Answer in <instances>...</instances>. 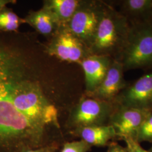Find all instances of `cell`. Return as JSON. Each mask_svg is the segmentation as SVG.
Wrapping results in <instances>:
<instances>
[{
	"label": "cell",
	"mask_w": 152,
	"mask_h": 152,
	"mask_svg": "<svg viewBox=\"0 0 152 152\" xmlns=\"http://www.w3.org/2000/svg\"><path fill=\"white\" fill-rule=\"evenodd\" d=\"M16 53L0 45V147L36 146L43 138L44 128L33 124L15 108L9 85Z\"/></svg>",
	"instance_id": "obj_1"
},
{
	"label": "cell",
	"mask_w": 152,
	"mask_h": 152,
	"mask_svg": "<svg viewBox=\"0 0 152 152\" xmlns=\"http://www.w3.org/2000/svg\"><path fill=\"white\" fill-rule=\"evenodd\" d=\"M9 92L15 108L33 124L42 128L49 124L58 126L57 109L44 96L38 83L25 74L19 56L11 72Z\"/></svg>",
	"instance_id": "obj_2"
},
{
	"label": "cell",
	"mask_w": 152,
	"mask_h": 152,
	"mask_svg": "<svg viewBox=\"0 0 152 152\" xmlns=\"http://www.w3.org/2000/svg\"><path fill=\"white\" fill-rule=\"evenodd\" d=\"M130 28V22L120 11L112 7L105 8L89 48L91 54L107 56L118 60Z\"/></svg>",
	"instance_id": "obj_3"
},
{
	"label": "cell",
	"mask_w": 152,
	"mask_h": 152,
	"mask_svg": "<svg viewBox=\"0 0 152 152\" xmlns=\"http://www.w3.org/2000/svg\"><path fill=\"white\" fill-rule=\"evenodd\" d=\"M126 44L118 59L124 71L152 67V23L130 22Z\"/></svg>",
	"instance_id": "obj_4"
},
{
	"label": "cell",
	"mask_w": 152,
	"mask_h": 152,
	"mask_svg": "<svg viewBox=\"0 0 152 152\" xmlns=\"http://www.w3.org/2000/svg\"><path fill=\"white\" fill-rule=\"evenodd\" d=\"M105 9L94 3L81 5L68 22L69 31L88 48L92 44Z\"/></svg>",
	"instance_id": "obj_5"
},
{
	"label": "cell",
	"mask_w": 152,
	"mask_h": 152,
	"mask_svg": "<svg viewBox=\"0 0 152 152\" xmlns=\"http://www.w3.org/2000/svg\"><path fill=\"white\" fill-rule=\"evenodd\" d=\"M113 105L110 102L96 98H85L80 102L72 112L71 124L78 128L103 125L112 115Z\"/></svg>",
	"instance_id": "obj_6"
},
{
	"label": "cell",
	"mask_w": 152,
	"mask_h": 152,
	"mask_svg": "<svg viewBox=\"0 0 152 152\" xmlns=\"http://www.w3.org/2000/svg\"><path fill=\"white\" fill-rule=\"evenodd\" d=\"M120 106L152 111V73L141 76L115 98Z\"/></svg>",
	"instance_id": "obj_7"
},
{
	"label": "cell",
	"mask_w": 152,
	"mask_h": 152,
	"mask_svg": "<svg viewBox=\"0 0 152 152\" xmlns=\"http://www.w3.org/2000/svg\"><path fill=\"white\" fill-rule=\"evenodd\" d=\"M152 111L120 106L111 115V126L115 134L123 138L135 139L137 132L147 116Z\"/></svg>",
	"instance_id": "obj_8"
},
{
	"label": "cell",
	"mask_w": 152,
	"mask_h": 152,
	"mask_svg": "<svg viewBox=\"0 0 152 152\" xmlns=\"http://www.w3.org/2000/svg\"><path fill=\"white\" fill-rule=\"evenodd\" d=\"M83 43L69 31L59 34L48 50L49 54L70 63L80 62L87 56Z\"/></svg>",
	"instance_id": "obj_9"
},
{
	"label": "cell",
	"mask_w": 152,
	"mask_h": 152,
	"mask_svg": "<svg viewBox=\"0 0 152 152\" xmlns=\"http://www.w3.org/2000/svg\"><path fill=\"white\" fill-rule=\"evenodd\" d=\"M124 72L120 61L112 60L103 80L91 95L95 98L107 102L115 99L128 86L124 78Z\"/></svg>",
	"instance_id": "obj_10"
},
{
	"label": "cell",
	"mask_w": 152,
	"mask_h": 152,
	"mask_svg": "<svg viewBox=\"0 0 152 152\" xmlns=\"http://www.w3.org/2000/svg\"><path fill=\"white\" fill-rule=\"evenodd\" d=\"M113 59L107 56L90 54L81 61L86 91L92 94L100 85Z\"/></svg>",
	"instance_id": "obj_11"
},
{
	"label": "cell",
	"mask_w": 152,
	"mask_h": 152,
	"mask_svg": "<svg viewBox=\"0 0 152 152\" xmlns=\"http://www.w3.org/2000/svg\"><path fill=\"white\" fill-rule=\"evenodd\" d=\"M120 9L130 22L152 21V0L122 1Z\"/></svg>",
	"instance_id": "obj_12"
},
{
	"label": "cell",
	"mask_w": 152,
	"mask_h": 152,
	"mask_svg": "<svg viewBox=\"0 0 152 152\" xmlns=\"http://www.w3.org/2000/svg\"><path fill=\"white\" fill-rule=\"evenodd\" d=\"M76 134L90 145L103 146L116 136L111 125H99L77 129Z\"/></svg>",
	"instance_id": "obj_13"
},
{
	"label": "cell",
	"mask_w": 152,
	"mask_h": 152,
	"mask_svg": "<svg viewBox=\"0 0 152 152\" xmlns=\"http://www.w3.org/2000/svg\"><path fill=\"white\" fill-rule=\"evenodd\" d=\"M81 4L77 0H51L45 7L50 12L58 24L69 22Z\"/></svg>",
	"instance_id": "obj_14"
},
{
	"label": "cell",
	"mask_w": 152,
	"mask_h": 152,
	"mask_svg": "<svg viewBox=\"0 0 152 152\" xmlns=\"http://www.w3.org/2000/svg\"><path fill=\"white\" fill-rule=\"evenodd\" d=\"M26 20L38 32L44 35L51 34L57 25L52 14L45 7L38 11L31 13Z\"/></svg>",
	"instance_id": "obj_15"
},
{
	"label": "cell",
	"mask_w": 152,
	"mask_h": 152,
	"mask_svg": "<svg viewBox=\"0 0 152 152\" xmlns=\"http://www.w3.org/2000/svg\"><path fill=\"white\" fill-rule=\"evenodd\" d=\"M22 20L16 14L5 8L0 11V31L5 32L15 31Z\"/></svg>",
	"instance_id": "obj_16"
},
{
	"label": "cell",
	"mask_w": 152,
	"mask_h": 152,
	"mask_svg": "<svg viewBox=\"0 0 152 152\" xmlns=\"http://www.w3.org/2000/svg\"><path fill=\"white\" fill-rule=\"evenodd\" d=\"M135 140L137 142L152 140V112L147 116L142 123Z\"/></svg>",
	"instance_id": "obj_17"
},
{
	"label": "cell",
	"mask_w": 152,
	"mask_h": 152,
	"mask_svg": "<svg viewBox=\"0 0 152 152\" xmlns=\"http://www.w3.org/2000/svg\"><path fill=\"white\" fill-rule=\"evenodd\" d=\"M90 147L91 145L81 140L66 143L61 152H87Z\"/></svg>",
	"instance_id": "obj_18"
},
{
	"label": "cell",
	"mask_w": 152,
	"mask_h": 152,
	"mask_svg": "<svg viewBox=\"0 0 152 152\" xmlns=\"http://www.w3.org/2000/svg\"><path fill=\"white\" fill-rule=\"evenodd\" d=\"M124 139L127 145V152H152L143 149L139 144V142L133 138H125Z\"/></svg>",
	"instance_id": "obj_19"
},
{
	"label": "cell",
	"mask_w": 152,
	"mask_h": 152,
	"mask_svg": "<svg viewBox=\"0 0 152 152\" xmlns=\"http://www.w3.org/2000/svg\"><path fill=\"white\" fill-rule=\"evenodd\" d=\"M12 2L11 0H0V11L6 8L7 5L10 4Z\"/></svg>",
	"instance_id": "obj_20"
},
{
	"label": "cell",
	"mask_w": 152,
	"mask_h": 152,
	"mask_svg": "<svg viewBox=\"0 0 152 152\" xmlns=\"http://www.w3.org/2000/svg\"><path fill=\"white\" fill-rule=\"evenodd\" d=\"M23 152H51V151L48 148H40L37 149H29L26 151Z\"/></svg>",
	"instance_id": "obj_21"
},
{
	"label": "cell",
	"mask_w": 152,
	"mask_h": 152,
	"mask_svg": "<svg viewBox=\"0 0 152 152\" xmlns=\"http://www.w3.org/2000/svg\"><path fill=\"white\" fill-rule=\"evenodd\" d=\"M108 152H127L125 149L120 147H114L112 148Z\"/></svg>",
	"instance_id": "obj_22"
},
{
	"label": "cell",
	"mask_w": 152,
	"mask_h": 152,
	"mask_svg": "<svg viewBox=\"0 0 152 152\" xmlns=\"http://www.w3.org/2000/svg\"><path fill=\"white\" fill-rule=\"evenodd\" d=\"M151 152H152V149H151Z\"/></svg>",
	"instance_id": "obj_23"
},
{
	"label": "cell",
	"mask_w": 152,
	"mask_h": 152,
	"mask_svg": "<svg viewBox=\"0 0 152 152\" xmlns=\"http://www.w3.org/2000/svg\"><path fill=\"white\" fill-rule=\"evenodd\" d=\"M151 22H152V21H151Z\"/></svg>",
	"instance_id": "obj_24"
}]
</instances>
